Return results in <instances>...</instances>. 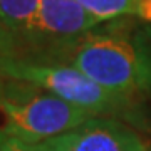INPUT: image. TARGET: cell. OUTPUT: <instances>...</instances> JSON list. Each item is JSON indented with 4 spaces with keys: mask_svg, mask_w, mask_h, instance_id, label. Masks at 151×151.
Returning <instances> with one entry per match:
<instances>
[{
    "mask_svg": "<svg viewBox=\"0 0 151 151\" xmlns=\"http://www.w3.org/2000/svg\"><path fill=\"white\" fill-rule=\"evenodd\" d=\"M82 9L96 17L97 20L108 22L124 15H134L138 0H77Z\"/></svg>",
    "mask_w": 151,
    "mask_h": 151,
    "instance_id": "obj_7",
    "label": "cell"
},
{
    "mask_svg": "<svg viewBox=\"0 0 151 151\" xmlns=\"http://www.w3.org/2000/svg\"><path fill=\"white\" fill-rule=\"evenodd\" d=\"M9 57H19V37L0 24V62Z\"/></svg>",
    "mask_w": 151,
    "mask_h": 151,
    "instance_id": "obj_8",
    "label": "cell"
},
{
    "mask_svg": "<svg viewBox=\"0 0 151 151\" xmlns=\"http://www.w3.org/2000/svg\"><path fill=\"white\" fill-rule=\"evenodd\" d=\"M97 27L72 40L70 65L121 96L133 99L150 92L151 44L118 25Z\"/></svg>",
    "mask_w": 151,
    "mask_h": 151,
    "instance_id": "obj_1",
    "label": "cell"
},
{
    "mask_svg": "<svg viewBox=\"0 0 151 151\" xmlns=\"http://www.w3.org/2000/svg\"><path fill=\"white\" fill-rule=\"evenodd\" d=\"M7 134L4 133V131H0V151H2V146H4V141H5Z\"/></svg>",
    "mask_w": 151,
    "mask_h": 151,
    "instance_id": "obj_10",
    "label": "cell"
},
{
    "mask_svg": "<svg viewBox=\"0 0 151 151\" xmlns=\"http://www.w3.org/2000/svg\"><path fill=\"white\" fill-rule=\"evenodd\" d=\"M2 91H4V82L0 81V92H2Z\"/></svg>",
    "mask_w": 151,
    "mask_h": 151,
    "instance_id": "obj_11",
    "label": "cell"
},
{
    "mask_svg": "<svg viewBox=\"0 0 151 151\" xmlns=\"http://www.w3.org/2000/svg\"><path fill=\"white\" fill-rule=\"evenodd\" d=\"M101 22L87 14L77 0H40L35 24L29 39L74 40L96 29Z\"/></svg>",
    "mask_w": 151,
    "mask_h": 151,
    "instance_id": "obj_5",
    "label": "cell"
},
{
    "mask_svg": "<svg viewBox=\"0 0 151 151\" xmlns=\"http://www.w3.org/2000/svg\"><path fill=\"white\" fill-rule=\"evenodd\" d=\"M37 151H148L141 136L109 118L86 121L76 129L35 145Z\"/></svg>",
    "mask_w": 151,
    "mask_h": 151,
    "instance_id": "obj_4",
    "label": "cell"
},
{
    "mask_svg": "<svg viewBox=\"0 0 151 151\" xmlns=\"http://www.w3.org/2000/svg\"><path fill=\"white\" fill-rule=\"evenodd\" d=\"M0 94H2V92H0Z\"/></svg>",
    "mask_w": 151,
    "mask_h": 151,
    "instance_id": "obj_12",
    "label": "cell"
},
{
    "mask_svg": "<svg viewBox=\"0 0 151 151\" xmlns=\"http://www.w3.org/2000/svg\"><path fill=\"white\" fill-rule=\"evenodd\" d=\"M40 0H0V24L17 37H29Z\"/></svg>",
    "mask_w": 151,
    "mask_h": 151,
    "instance_id": "obj_6",
    "label": "cell"
},
{
    "mask_svg": "<svg viewBox=\"0 0 151 151\" xmlns=\"http://www.w3.org/2000/svg\"><path fill=\"white\" fill-rule=\"evenodd\" d=\"M2 151H37V150H35V145H29L22 139L7 136L5 141H4V146H2Z\"/></svg>",
    "mask_w": 151,
    "mask_h": 151,
    "instance_id": "obj_9",
    "label": "cell"
},
{
    "mask_svg": "<svg viewBox=\"0 0 151 151\" xmlns=\"http://www.w3.org/2000/svg\"><path fill=\"white\" fill-rule=\"evenodd\" d=\"M0 111L5 119L7 136L39 145L92 119L96 114L67 103L54 94L34 91V86H4Z\"/></svg>",
    "mask_w": 151,
    "mask_h": 151,
    "instance_id": "obj_2",
    "label": "cell"
},
{
    "mask_svg": "<svg viewBox=\"0 0 151 151\" xmlns=\"http://www.w3.org/2000/svg\"><path fill=\"white\" fill-rule=\"evenodd\" d=\"M0 74L19 82L32 84L67 103L99 114H113L129 108L133 99L89 79L74 65L44 64L25 57H9L0 62Z\"/></svg>",
    "mask_w": 151,
    "mask_h": 151,
    "instance_id": "obj_3",
    "label": "cell"
}]
</instances>
